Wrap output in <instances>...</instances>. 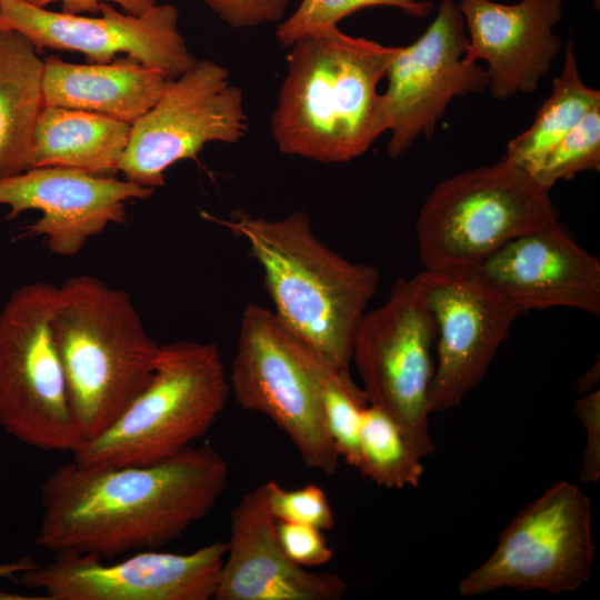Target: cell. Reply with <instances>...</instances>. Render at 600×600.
Returning <instances> with one entry per match:
<instances>
[{"mask_svg":"<svg viewBox=\"0 0 600 600\" xmlns=\"http://www.w3.org/2000/svg\"><path fill=\"white\" fill-rule=\"evenodd\" d=\"M226 459L210 444L148 466L53 469L41 487L38 546L56 553L114 557L161 548L216 506L229 482Z\"/></svg>","mask_w":600,"mask_h":600,"instance_id":"1","label":"cell"},{"mask_svg":"<svg viewBox=\"0 0 600 600\" xmlns=\"http://www.w3.org/2000/svg\"><path fill=\"white\" fill-rule=\"evenodd\" d=\"M290 48L270 120L277 147L322 163L360 157L389 129L378 86L399 47L331 26L302 36Z\"/></svg>","mask_w":600,"mask_h":600,"instance_id":"2","label":"cell"},{"mask_svg":"<svg viewBox=\"0 0 600 600\" xmlns=\"http://www.w3.org/2000/svg\"><path fill=\"white\" fill-rule=\"evenodd\" d=\"M201 216L248 243L273 311L289 330L332 364L349 369L357 327L378 289V269L330 249L304 211L273 220L241 211L229 219Z\"/></svg>","mask_w":600,"mask_h":600,"instance_id":"3","label":"cell"},{"mask_svg":"<svg viewBox=\"0 0 600 600\" xmlns=\"http://www.w3.org/2000/svg\"><path fill=\"white\" fill-rule=\"evenodd\" d=\"M51 330L86 441L111 426L144 390L160 346L126 291L88 274L57 287Z\"/></svg>","mask_w":600,"mask_h":600,"instance_id":"4","label":"cell"},{"mask_svg":"<svg viewBox=\"0 0 600 600\" xmlns=\"http://www.w3.org/2000/svg\"><path fill=\"white\" fill-rule=\"evenodd\" d=\"M230 393L219 348L179 340L160 346L154 373L132 403L73 452L83 466H148L191 447L216 422Z\"/></svg>","mask_w":600,"mask_h":600,"instance_id":"5","label":"cell"},{"mask_svg":"<svg viewBox=\"0 0 600 600\" xmlns=\"http://www.w3.org/2000/svg\"><path fill=\"white\" fill-rule=\"evenodd\" d=\"M558 220L550 190L501 158L433 188L417 219L419 257L428 270L463 271L516 237Z\"/></svg>","mask_w":600,"mask_h":600,"instance_id":"6","label":"cell"},{"mask_svg":"<svg viewBox=\"0 0 600 600\" xmlns=\"http://www.w3.org/2000/svg\"><path fill=\"white\" fill-rule=\"evenodd\" d=\"M56 291L23 284L0 310V426L37 449L73 452L84 439L51 330Z\"/></svg>","mask_w":600,"mask_h":600,"instance_id":"7","label":"cell"},{"mask_svg":"<svg viewBox=\"0 0 600 600\" xmlns=\"http://www.w3.org/2000/svg\"><path fill=\"white\" fill-rule=\"evenodd\" d=\"M310 353L273 310L249 304L229 384L243 409L263 414L286 434L306 467L333 474L340 458L323 420Z\"/></svg>","mask_w":600,"mask_h":600,"instance_id":"8","label":"cell"},{"mask_svg":"<svg viewBox=\"0 0 600 600\" xmlns=\"http://www.w3.org/2000/svg\"><path fill=\"white\" fill-rule=\"evenodd\" d=\"M436 338V321L416 274L399 279L381 306L366 311L352 343L351 362L369 404L400 426L422 459L436 450L429 428Z\"/></svg>","mask_w":600,"mask_h":600,"instance_id":"9","label":"cell"},{"mask_svg":"<svg viewBox=\"0 0 600 600\" xmlns=\"http://www.w3.org/2000/svg\"><path fill=\"white\" fill-rule=\"evenodd\" d=\"M594 556L591 501L561 480L510 521L493 552L460 580L458 591L463 597L504 588L572 592L590 579Z\"/></svg>","mask_w":600,"mask_h":600,"instance_id":"10","label":"cell"},{"mask_svg":"<svg viewBox=\"0 0 600 600\" xmlns=\"http://www.w3.org/2000/svg\"><path fill=\"white\" fill-rule=\"evenodd\" d=\"M247 129L242 91L229 71L198 60L170 79L156 104L131 124L118 171L154 190L173 163L194 158L209 142L236 143Z\"/></svg>","mask_w":600,"mask_h":600,"instance_id":"11","label":"cell"},{"mask_svg":"<svg viewBox=\"0 0 600 600\" xmlns=\"http://www.w3.org/2000/svg\"><path fill=\"white\" fill-rule=\"evenodd\" d=\"M468 33L459 3L441 0L437 14L412 43L399 47L382 93L389 121L390 158L420 136L431 138L453 98L489 87L486 68L467 59Z\"/></svg>","mask_w":600,"mask_h":600,"instance_id":"12","label":"cell"},{"mask_svg":"<svg viewBox=\"0 0 600 600\" xmlns=\"http://www.w3.org/2000/svg\"><path fill=\"white\" fill-rule=\"evenodd\" d=\"M226 551V541H214L189 553L141 550L111 564L92 554L56 553L13 580L49 600H210Z\"/></svg>","mask_w":600,"mask_h":600,"instance_id":"13","label":"cell"},{"mask_svg":"<svg viewBox=\"0 0 600 600\" xmlns=\"http://www.w3.org/2000/svg\"><path fill=\"white\" fill-rule=\"evenodd\" d=\"M99 14H67L22 0H0V29L20 32L38 51H77L94 63H109L118 53H126L169 79L178 78L198 61L180 33L179 12L173 4L156 3L136 16L101 2Z\"/></svg>","mask_w":600,"mask_h":600,"instance_id":"14","label":"cell"},{"mask_svg":"<svg viewBox=\"0 0 600 600\" xmlns=\"http://www.w3.org/2000/svg\"><path fill=\"white\" fill-rule=\"evenodd\" d=\"M437 327L430 413L458 407L487 373L519 310L464 273H417Z\"/></svg>","mask_w":600,"mask_h":600,"instance_id":"15","label":"cell"},{"mask_svg":"<svg viewBox=\"0 0 600 600\" xmlns=\"http://www.w3.org/2000/svg\"><path fill=\"white\" fill-rule=\"evenodd\" d=\"M464 273L521 313L563 307L600 314V262L558 221L510 240Z\"/></svg>","mask_w":600,"mask_h":600,"instance_id":"16","label":"cell"},{"mask_svg":"<svg viewBox=\"0 0 600 600\" xmlns=\"http://www.w3.org/2000/svg\"><path fill=\"white\" fill-rule=\"evenodd\" d=\"M153 191L112 176L37 167L0 179V204L9 207L8 218L41 211L29 232L42 237L50 252L71 257L109 224L126 222L128 200L148 199Z\"/></svg>","mask_w":600,"mask_h":600,"instance_id":"17","label":"cell"},{"mask_svg":"<svg viewBox=\"0 0 600 600\" xmlns=\"http://www.w3.org/2000/svg\"><path fill=\"white\" fill-rule=\"evenodd\" d=\"M467 33V59L487 63L491 93L507 99L534 92L550 70L562 41L554 27L563 0H461Z\"/></svg>","mask_w":600,"mask_h":600,"instance_id":"18","label":"cell"},{"mask_svg":"<svg viewBox=\"0 0 600 600\" xmlns=\"http://www.w3.org/2000/svg\"><path fill=\"white\" fill-rule=\"evenodd\" d=\"M229 524L216 600L343 598L347 584L340 576L302 568L287 557L262 484L240 498Z\"/></svg>","mask_w":600,"mask_h":600,"instance_id":"19","label":"cell"},{"mask_svg":"<svg viewBox=\"0 0 600 600\" xmlns=\"http://www.w3.org/2000/svg\"><path fill=\"white\" fill-rule=\"evenodd\" d=\"M169 78L134 60L77 64L43 60V103L94 112L132 124L162 94Z\"/></svg>","mask_w":600,"mask_h":600,"instance_id":"20","label":"cell"},{"mask_svg":"<svg viewBox=\"0 0 600 600\" xmlns=\"http://www.w3.org/2000/svg\"><path fill=\"white\" fill-rule=\"evenodd\" d=\"M131 124L114 118L44 106L34 126L30 168L63 167L97 176L118 172Z\"/></svg>","mask_w":600,"mask_h":600,"instance_id":"21","label":"cell"},{"mask_svg":"<svg viewBox=\"0 0 600 600\" xmlns=\"http://www.w3.org/2000/svg\"><path fill=\"white\" fill-rule=\"evenodd\" d=\"M43 61L33 43L0 29V179L30 169L31 140L43 103Z\"/></svg>","mask_w":600,"mask_h":600,"instance_id":"22","label":"cell"},{"mask_svg":"<svg viewBox=\"0 0 600 600\" xmlns=\"http://www.w3.org/2000/svg\"><path fill=\"white\" fill-rule=\"evenodd\" d=\"M600 91L582 80L572 41H569L561 73L551 94L539 108L532 123L512 138L502 156L532 173L547 153L593 108Z\"/></svg>","mask_w":600,"mask_h":600,"instance_id":"23","label":"cell"},{"mask_svg":"<svg viewBox=\"0 0 600 600\" xmlns=\"http://www.w3.org/2000/svg\"><path fill=\"white\" fill-rule=\"evenodd\" d=\"M422 460L388 413L372 404L366 408L357 467L363 477L387 489L414 488L423 474Z\"/></svg>","mask_w":600,"mask_h":600,"instance_id":"24","label":"cell"},{"mask_svg":"<svg viewBox=\"0 0 600 600\" xmlns=\"http://www.w3.org/2000/svg\"><path fill=\"white\" fill-rule=\"evenodd\" d=\"M310 364L316 380L323 420L339 458L359 464V436L369 401L353 382L349 369L339 368L311 348Z\"/></svg>","mask_w":600,"mask_h":600,"instance_id":"25","label":"cell"},{"mask_svg":"<svg viewBox=\"0 0 600 600\" xmlns=\"http://www.w3.org/2000/svg\"><path fill=\"white\" fill-rule=\"evenodd\" d=\"M600 168V106L591 109L531 173L544 188Z\"/></svg>","mask_w":600,"mask_h":600,"instance_id":"26","label":"cell"},{"mask_svg":"<svg viewBox=\"0 0 600 600\" xmlns=\"http://www.w3.org/2000/svg\"><path fill=\"white\" fill-rule=\"evenodd\" d=\"M371 7L396 8L411 17L423 18L433 4L426 0H302L296 11L279 23L276 37L279 43L290 47L316 29L338 26L343 18Z\"/></svg>","mask_w":600,"mask_h":600,"instance_id":"27","label":"cell"},{"mask_svg":"<svg viewBox=\"0 0 600 600\" xmlns=\"http://www.w3.org/2000/svg\"><path fill=\"white\" fill-rule=\"evenodd\" d=\"M268 508L277 521L301 523L322 531L334 528V514L324 490L318 484L287 489L276 480L262 483Z\"/></svg>","mask_w":600,"mask_h":600,"instance_id":"28","label":"cell"},{"mask_svg":"<svg viewBox=\"0 0 600 600\" xmlns=\"http://www.w3.org/2000/svg\"><path fill=\"white\" fill-rule=\"evenodd\" d=\"M277 532L287 557L302 568L324 566L333 557L323 531L316 527L277 521Z\"/></svg>","mask_w":600,"mask_h":600,"instance_id":"29","label":"cell"},{"mask_svg":"<svg viewBox=\"0 0 600 600\" xmlns=\"http://www.w3.org/2000/svg\"><path fill=\"white\" fill-rule=\"evenodd\" d=\"M288 0H211L208 7L232 28L256 27L282 19Z\"/></svg>","mask_w":600,"mask_h":600,"instance_id":"30","label":"cell"},{"mask_svg":"<svg viewBox=\"0 0 600 600\" xmlns=\"http://www.w3.org/2000/svg\"><path fill=\"white\" fill-rule=\"evenodd\" d=\"M574 411L584 427L587 439L579 479L584 483L597 482L600 477V391L582 394L574 402Z\"/></svg>","mask_w":600,"mask_h":600,"instance_id":"31","label":"cell"},{"mask_svg":"<svg viewBox=\"0 0 600 600\" xmlns=\"http://www.w3.org/2000/svg\"><path fill=\"white\" fill-rule=\"evenodd\" d=\"M23 2L36 7L46 9L47 6L53 2H61V12L67 14L84 16V13H91L97 16L100 13L101 2H110L119 4L127 13L142 14L152 8L157 0H22Z\"/></svg>","mask_w":600,"mask_h":600,"instance_id":"32","label":"cell"},{"mask_svg":"<svg viewBox=\"0 0 600 600\" xmlns=\"http://www.w3.org/2000/svg\"><path fill=\"white\" fill-rule=\"evenodd\" d=\"M38 563L32 558H22L20 560L7 563H0V578L13 579L19 573L36 567Z\"/></svg>","mask_w":600,"mask_h":600,"instance_id":"33","label":"cell"},{"mask_svg":"<svg viewBox=\"0 0 600 600\" xmlns=\"http://www.w3.org/2000/svg\"><path fill=\"white\" fill-rule=\"evenodd\" d=\"M599 380V363L594 364L578 380L579 392L584 394L594 390Z\"/></svg>","mask_w":600,"mask_h":600,"instance_id":"34","label":"cell"},{"mask_svg":"<svg viewBox=\"0 0 600 600\" xmlns=\"http://www.w3.org/2000/svg\"><path fill=\"white\" fill-rule=\"evenodd\" d=\"M201 1H203L208 6L211 0H201Z\"/></svg>","mask_w":600,"mask_h":600,"instance_id":"35","label":"cell"}]
</instances>
